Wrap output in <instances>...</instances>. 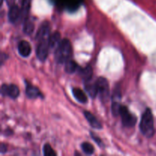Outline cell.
Masks as SVG:
<instances>
[{
	"label": "cell",
	"instance_id": "obj_1",
	"mask_svg": "<svg viewBox=\"0 0 156 156\" xmlns=\"http://www.w3.org/2000/svg\"><path fill=\"white\" fill-rule=\"evenodd\" d=\"M73 49L70 41L68 39H63L57 48L55 50V59L59 63L65 64L67 61L71 59Z\"/></svg>",
	"mask_w": 156,
	"mask_h": 156
},
{
	"label": "cell",
	"instance_id": "obj_2",
	"mask_svg": "<svg viewBox=\"0 0 156 156\" xmlns=\"http://www.w3.org/2000/svg\"><path fill=\"white\" fill-rule=\"evenodd\" d=\"M140 129L142 133L147 138H151L154 136L155 129H154L153 115L152 111L149 108H146L142 116Z\"/></svg>",
	"mask_w": 156,
	"mask_h": 156
},
{
	"label": "cell",
	"instance_id": "obj_3",
	"mask_svg": "<svg viewBox=\"0 0 156 156\" xmlns=\"http://www.w3.org/2000/svg\"><path fill=\"white\" fill-rule=\"evenodd\" d=\"M98 95L103 102H107L110 98V89L108 81L105 77H99L95 82Z\"/></svg>",
	"mask_w": 156,
	"mask_h": 156
},
{
	"label": "cell",
	"instance_id": "obj_4",
	"mask_svg": "<svg viewBox=\"0 0 156 156\" xmlns=\"http://www.w3.org/2000/svg\"><path fill=\"white\" fill-rule=\"evenodd\" d=\"M119 115L121 117L122 123L126 127H133L137 122V118L135 115L129 111L124 105H121L120 108Z\"/></svg>",
	"mask_w": 156,
	"mask_h": 156
},
{
	"label": "cell",
	"instance_id": "obj_5",
	"mask_svg": "<svg viewBox=\"0 0 156 156\" xmlns=\"http://www.w3.org/2000/svg\"><path fill=\"white\" fill-rule=\"evenodd\" d=\"M49 48L50 47H49L48 39H43L39 41V44H38L36 50V55L38 59L41 60V62L45 61L47 58Z\"/></svg>",
	"mask_w": 156,
	"mask_h": 156
},
{
	"label": "cell",
	"instance_id": "obj_6",
	"mask_svg": "<svg viewBox=\"0 0 156 156\" xmlns=\"http://www.w3.org/2000/svg\"><path fill=\"white\" fill-rule=\"evenodd\" d=\"M1 94L2 96H8L11 98L15 99L19 96L20 90L15 84H3L1 88Z\"/></svg>",
	"mask_w": 156,
	"mask_h": 156
},
{
	"label": "cell",
	"instance_id": "obj_7",
	"mask_svg": "<svg viewBox=\"0 0 156 156\" xmlns=\"http://www.w3.org/2000/svg\"><path fill=\"white\" fill-rule=\"evenodd\" d=\"M50 37V24L48 21H44L38 28L36 34V40L40 41L43 39H48Z\"/></svg>",
	"mask_w": 156,
	"mask_h": 156
},
{
	"label": "cell",
	"instance_id": "obj_8",
	"mask_svg": "<svg viewBox=\"0 0 156 156\" xmlns=\"http://www.w3.org/2000/svg\"><path fill=\"white\" fill-rule=\"evenodd\" d=\"M18 50L19 54L22 57L27 58L31 53V46L27 41H21L18 44Z\"/></svg>",
	"mask_w": 156,
	"mask_h": 156
},
{
	"label": "cell",
	"instance_id": "obj_9",
	"mask_svg": "<svg viewBox=\"0 0 156 156\" xmlns=\"http://www.w3.org/2000/svg\"><path fill=\"white\" fill-rule=\"evenodd\" d=\"M26 94L27 98L31 99L43 98V94H41L40 90L30 83H26Z\"/></svg>",
	"mask_w": 156,
	"mask_h": 156
},
{
	"label": "cell",
	"instance_id": "obj_10",
	"mask_svg": "<svg viewBox=\"0 0 156 156\" xmlns=\"http://www.w3.org/2000/svg\"><path fill=\"white\" fill-rule=\"evenodd\" d=\"M78 73L82 78L84 82H88V81H91V78H92V68L90 66H87L85 67H79Z\"/></svg>",
	"mask_w": 156,
	"mask_h": 156
},
{
	"label": "cell",
	"instance_id": "obj_11",
	"mask_svg": "<svg viewBox=\"0 0 156 156\" xmlns=\"http://www.w3.org/2000/svg\"><path fill=\"white\" fill-rule=\"evenodd\" d=\"M84 115H85V118L87 119L88 122L89 123V124L91 125V126L94 129H102V125L101 123L99 122V120H98L95 117V116L93 114H91L89 111H84Z\"/></svg>",
	"mask_w": 156,
	"mask_h": 156
},
{
	"label": "cell",
	"instance_id": "obj_12",
	"mask_svg": "<svg viewBox=\"0 0 156 156\" xmlns=\"http://www.w3.org/2000/svg\"><path fill=\"white\" fill-rule=\"evenodd\" d=\"M21 17V9L18 8V5L14 4L13 5L10 6V9L8 13V18L11 23H15Z\"/></svg>",
	"mask_w": 156,
	"mask_h": 156
},
{
	"label": "cell",
	"instance_id": "obj_13",
	"mask_svg": "<svg viewBox=\"0 0 156 156\" xmlns=\"http://www.w3.org/2000/svg\"><path fill=\"white\" fill-rule=\"evenodd\" d=\"M48 42L50 48L51 50H56L61 42L59 32L56 31L53 34H50L48 38Z\"/></svg>",
	"mask_w": 156,
	"mask_h": 156
},
{
	"label": "cell",
	"instance_id": "obj_14",
	"mask_svg": "<svg viewBox=\"0 0 156 156\" xmlns=\"http://www.w3.org/2000/svg\"><path fill=\"white\" fill-rule=\"evenodd\" d=\"M30 1L31 0H22L21 2V21L23 22L27 19V15H28L29 10L30 7Z\"/></svg>",
	"mask_w": 156,
	"mask_h": 156
},
{
	"label": "cell",
	"instance_id": "obj_15",
	"mask_svg": "<svg viewBox=\"0 0 156 156\" xmlns=\"http://www.w3.org/2000/svg\"><path fill=\"white\" fill-rule=\"evenodd\" d=\"M73 94L75 98L79 102L82 104H85L88 101V98L86 94L82 91V89L79 88H74L73 89Z\"/></svg>",
	"mask_w": 156,
	"mask_h": 156
},
{
	"label": "cell",
	"instance_id": "obj_16",
	"mask_svg": "<svg viewBox=\"0 0 156 156\" xmlns=\"http://www.w3.org/2000/svg\"><path fill=\"white\" fill-rule=\"evenodd\" d=\"M85 91H86L87 94H88L91 98H94L98 94L96 84L90 83V81L85 82Z\"/></svg>",
	"mask_w": 156,
	"mask_h": 156
},
{
	"label": "cell",
	"instance_id": "obj_17",
	"mask_svg": "<svg viewBox=\"0 0 156 156\" xmlns=\"http://www.w3.org/2000/svg\"><path fill=\"white\" fill-rule=\"evenodd\" d=\"M79 67V66H78V64L74 60L69 59L65 63V71L69 74H73V73L78 71Z\"/></svg>",
	"mask_w": 156,
	"mask_h": 156
},
{
	"label": "cell",
	"instance_id": "obj_18",
	"mask_svg": "<svg viewBox=\"0 0 156 156\" xmlns=\"http://www.w3.org/2000/svg\"><path fill=\"white\" fill-rule=\"evenodd\" d=\"M34 30V24L30 20L27 19L24 22V27H23V31L25 34L30 35Z\"/></svg>",
	"mask_w": 156,
	"mask_h": 156
},
{
	"label": "cell",
	"instance_id": "obj_19",
	"mask_svg": "<svg viewBox=\"0 0 156 156\" xmlns=\"http://www.w3.org/2000/svg\"><path fill=\"white\" fill-rule=\"evenodd\" d=\"M81 148H82V151L85 152L86 155H91L94 154V148L92 145L88 142H84L81 145Z\"/></svg>",
	"mask_w": 156,
	"mask_h": 156
},
{
	"label": "cell",
	"instance_id": "obj_20",
	"mask_svg": "<svg viewBox=\"0 0 156 156\" xmlns=\"http://www.w3.org/2000/svg\"><path fill=\"white\" fill-rule=\"evenodd\" d=\"M43 151H44V155H53V156H55L56 155V152L53 151V149H52V147L50 146V144H48V143H47V144H45L44 146V147H43Z\"/></svg>",
	"mask_w": 156,
	"mask_h": 156
},
{
	"label": "cell",
	"instance_id": "obj_21",
	"mask_svg": "<svg viewBox=\"0 0 156 156\" xmlns=\"http://www.w3.org/2000/svg\"><path fill=\"white\" fill-rule=\"evenodd\" d=\"M90 135H91V138H92V140H94V142H95L96 143H97L98 145L99 146H101V147H102L103 146V143H102L101 140L100 138H99V136H98L96 134H94V133H90Z\"/></svg>",
	"mask_w": 156,
	"mask_h": 156
},
{
	"label": "cell",
	"instance_id": "obj_22",
	"mask_svg": "<svg viewBox=\"0 0 156 156\" xmlns=\"http://www.w3.org/2000/svg\"><path fill=\"white\" fill-rule=\"evenodd\" d=\"M0 152L2 154H4L7 152V146L4 144V143H2L1 146H0Z\"/></svg>",
	"mask_w": 156,
	"mask_h": 156
},
{
	"label": "cell",
	"instance_id": "obj_23",
	"mask_svg": "<svg viewBox=\"0 0 156 156\" xmlns=\"http://www.w3.org/2000/svg\"><path fill=\"white\" fill-rule=\"evenodd\" d=\"M8 58V55H6L5 53H2V56H1V64L2 65L3 62H4L5 60H6Z\"/></svg>",
	"mask_w": 156,
	"mask_h": 156
},
{
	"label": "cell",
	"instance_id": "obj_24",
	"mask_svg": "<svg viewBox=\"0 0 156 156\" xmlns=\"http://www.w3.org/2000/svg\"><path fill=\"white\" fill-rule=\"evenodd\" d=\"M5 2L9 6H12V5H13L14 4H15V0H5Z\"/></svg>",
	"mask_w": 156,
	"mask_h": 156
},
{
	"label": "cell",
	"instance_id": "obj_25",
	"mask_svg": "<svg viewBox=\"0 0 156 156\" xmlns=\"http://www.w3.org/2000/svg\"><path fill=\"white\" fill-rule=\"evenodd\" d=\"M20 1H21V2H22V0H20Z\"/></svg>",
	"mask_w": 156,
	"mask_h": 156
}]
</instances>
